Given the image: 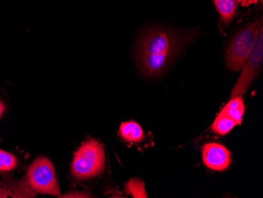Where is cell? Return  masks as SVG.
Here are the masks:
<instances>
[{
    "label": "cell",
    "instance_id": "6",
    "mask_svg": "<svg viewBox=\"0 0 263 198\" xmlns=\"http://www.w3.org/2000/svg\"><path fill=\"white\" fill-rule=\"evenodd\" d=\"M202 159L206 167L213 171H226L232 164L230 151L216 142L206 143L202 146Z\"/></svg>",
    "mask_w": 263,
    "mask_h": 198
},
{
    "label": "cell",
    "instance_id": "8",
    "mask_svg": "<svg viewBox=\"0 0 263 198\" xmlns=\"http://www.w3.org/2000/svg\"><path fill=\"white\" fill-rule=\"evenodd\" d=\"M213 2L219 14L221 25L228 26L237 10V0H213Z\"/></svg>",
    "mask_w": 263,
    "mask_h": 198
},
{
    "label": "cell",
    "instance_id": "7",
    "mask_svg": "<svg viewBox=\"0 0 263 198\" xmlns=\"http://www.w3.org/2000/svg\"><path fill=\"white\" fill-rule=\"evenodd\" d=\"M35 195L36 193L29 188L25 178L21 181H0V198L35 197Z\"/></svg>",
    "mask_w": 263,
    "mask_h": 198
},
{
    "label": "cell",
    "instance_id": "10",
    "mask_svg": "<svg viewBox=\"0 0 263 198\" xmlns=\"http://www.w3.org/2000/svg\"><path fill=\"white\" fill-rule=\"evenodd\" d=\"M224 113L234 119L238 125L241 124L245 112V102L242 96L230 98V101L221 109Z\"/></svg>",
    "mask_w": 263,
    "mask_h": 198
},
{
    "label": "cell",
    "instance_id": "12",
    "mask_svg": "<svg viewBox=\"0 0 263 198\" xmlns=\"http://www.w3.org/2000/svg\"><path fill=\"white\" fill-rule=\"evenodd\" d=\"M125 190L128 194L135 198H147L145 184L138 178H133L125 183Z\"/></svg>",
    "mask_w": 263,
    "mask_h": 198
},
{
    "label": "cell",
    "instance_id": "14",
    "mask_svg": "<svg viewBox=\"0 0 263 198\" xmlns=\"http://www.w3.org/2000/svg\"><path fill=\"white\" fill-rule=\"evenodd\" d=\"M60 197H66V198H87V197H92L89 193L87 192H71V193H66V194L63 195Z\"/></svg>",
    "mask_w": 263,
    "mask_h": 198
},
{
    "label": "cell",
    "instance_id": "2",
    "mask_svg": "<svg viewBox=\"0 0 263 198\" xmlns=\"http://www.w3.org/2000/svg\"><path fill=\"white\" fill-rule=\"evenodd\" d=\"M104 148L96 139H90L81 145L71 164V173L79 181L90 179L103 172L105 168Z\"/></svg>",
    "mask_w": 263,
    "mask_h": 198
},
{
    "label": "cell",
    "instance_id": "9",
    "mask_svg": "<svg viewBox=\"0 0 263 198\" xmlns=\"http://www.w3.org/2000/svg\"><path fill=\"white\" fill-rule=\"evenodd\" d=\"M119 131L122 138L128 142H141L145 138L142 127L134 121L122 122Z\"/></svg>",
    "mask_w": 263,
    "mask_h": 198
},
{
    "label": "cell",
    "instance_id": "13",
    "mask_svg": "<svg viewBox=\"0 0 263 198\" xmlns=\"http://www.w3.org/2000/svg\"><path fill=\"white\" fill-rule=\"evenodd\" d=\"M17 165V159L14 155L0 149V171H9Z\"/></svg>",
    "mask_w": 263,
    "mask_h": 198
},
{
    "label": "cell",
    "instance_id": "3",
    "mask_svg": "<svg viewBox=\"0 0 263 198\" xmlns=\"http://www.w3.org/2000/svg\"><path fill=\"white\" fill-rule=\"evenodd\" d=\"M262 26V20L251 22L232 40L226 56V66L229 69L233 71H239L241 69Z\"/></svg>",
    "mask_w": 263,
    "mask_h": 198
},
{
    "label": "cell",
    "instance_id": "16",
    "mask_svg": "<svg viewBox=\"0 0 263 198\" xmlns=\"http://www.w3.org/2000/svg\"><path fill=\"white\" fill-rule=\"evenodd\" d=\"M5 104L3 103L2 100H0V118H1L3 114H4V111H5Z\"/></svg>",
    "mask_w": 263,
    "mask_h": 198
},
{
    "label": "cell",
    "instance_id": "4",
    "mask_svg": "<svg viewBox=\"0 0 263 198\" xmlns=\"http://www.w3.org/2000/svg\"><path fill=\"white\" fill-rule=\"evenodd\" d=\"M25 180L35 193L60 196L54 165L47 158L38 157L34 160L28 169Z\"/></svg>",
    "mask_w": 263,
    "mask_h": 198
},
{
    "label": "cell",
    "instance_id": "11",
    "mask_svg": "<svg viewBox=\"0 0 263 198\" xmlns=\"http://www.w3.org/2000/svg\"><path fill=\"white\" fill-rule=\"evenodd\" d=\"M237 125V122L234 119L221 111L216 119H214L211 125V130L214 134L223 136L229 134Z\"/></svg>",
    "mask_w": 263,
    "mask_h": 198
},
{
    "label": "cell",
    "instance_id": "1",
    "mask_svg": "<svg viewBox=\"0 0 263 198\" xmlns=\"http://www.w3.org/2000/svg\"><path fill=\"white\" fill-rule=\"evenodd\" d=\"M187 40L189 38L170 29L154 27L147 29L136 48L140 71L149 78L162 76L184 49Z\"/></svg>",
    "mask_w": 263,
    "mask_h": 198
},
{
    "label": "cell",
    "instance_id": "5",
    "mask_svg": "<svg viewBox=\"0 0 263 198\" xmlns=\"http://www.w3.org/2000/svg\"><path fill=\"white\" fill-rule=\"evenodd\" d=\"M263 60V26L258 32L248 60L241 68L242 71L240 77L236 81V85L232 90L231 97L245 95L250 85H252L257 75L262 66Z\"/></svg>",
    "mask_w": 263,
    "mask_h": 198
},
{
    "label": "cell",
    "instance_id": "15",
    "mask_svg": "<svg viewBox=\"0 0 263 198\" xmlns=\"http://www.w3.org/2000/svg\"><path fill=\"white\" fill-rule=\"evenodd\" d=\"M257 1L258 0H237V2L243 7H249V6L257 3Z\"/></svg>",
    "mask_w": 263,
    "mask_h": 198
}]
</instances>
